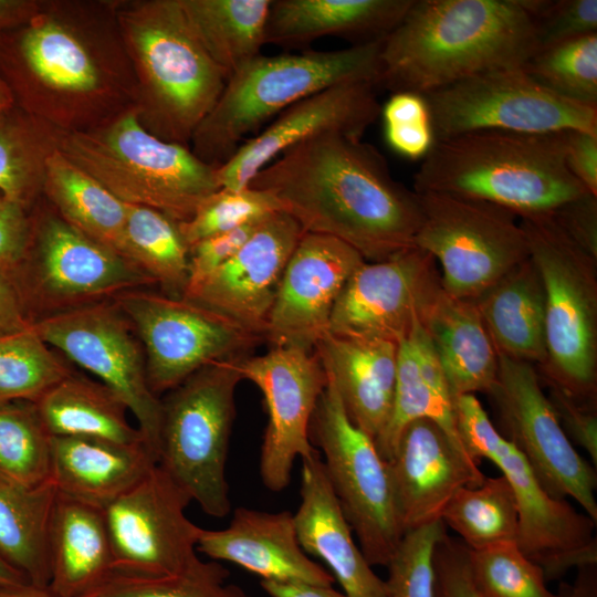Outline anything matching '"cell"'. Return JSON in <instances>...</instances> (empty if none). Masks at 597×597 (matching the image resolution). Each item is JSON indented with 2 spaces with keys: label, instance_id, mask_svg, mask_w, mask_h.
<instances>
[{
  "label": "cell",
  "instance_id": "6da1fadb",
  "mask_svg": "<svg viewBox=\"0 0 597 597\" xmlns=\"http://www.w3.org/2000/svg\"><path fill=\"white\" fill-rule=\"evenodd\" d=\"M0 76L17 107L60 130H87L137 107L111 2H42L28 23L0 34Z\"/></svg>",
  "mask_w": 597,
  "mask_h": 597
},
{
  "label": "cell",
  "instance_id": "7a4b0ae2",
  "mask_svg": "<svg viewBox=\"0 0 597 597\" xmlns=\"http://www.w3.org/2000/svg\"><path fill=\"white\" fill-rule=\"evenodd\" d=\"M249 187L274 196L304 232L338 239L367 262L415 247L418 195L392 177L383 154L362 137L312 136L285 149Z\"/></svg>",
  "mask_w": 597,
  "mask_h": 597
},
{
  "label": "cell",
  "instance_id": "3957f363",
  "mask_svg": "<svg viewBox=\"0 0 597 597\" xmlns=\"http://www.w3.org/2000/svg\"><path fill=\"white\" fill-rule=\"evenodd\" d=\"M537 51L523 0H413L383 40L377 86L426 94Z\"/></svg>",
  "mask_w": 597,
  "mask_h": 597
},
{
  "label": "cell",
  "instance_id": "277c9868",
  "mask_svg": "<svg viewBox=\"0 0 597 597\" xmlns=\"http://www.w3.org/2000/svg\"><path fill=\"white\" fill-rule=\"evenodd\" d=\"M567 132L479 130L434 140L413 190L485 201L519 219L552 216L589 193L566 166Z\"/></svg>",
  "mask_w": 597,
  "mask_h": 597
},
{
  "label": "cell",
  "instance_id": "5b68a950",
  "mask_svg": "<svg viewBox=\"0 0 597 597\" xmlns=\"http://www.w3.org/2000/svg\"><path fill=\"white\" fill-rule=\"evenodd\" d=\"M138 85L137 111L147 130L188 146L212 111L228 76L210 57L179 0L115 4Z\"/></svg>",
  "mask_w": 597,
  "mask_h": 597
},
{
  "label": "cell",
  "instance_id": "8992f818",
  "mask_svg": "<svg viewBox=\"0 0 597 597\" xmlns=\"http://www.w3.org/2000/svg\"><path fill=\"white\" fill-rule=\"evenodd\" d=\"M383 40L334 51L256 56L228 78L193 133L191 151L218 168L249 135L301 100L343 82L377 85Z\"/></svg>",
  "mask_w": 597,
  "mask_h": 597
},
{
  "label": "cell",
  "instance_id": "52a82bcc",
  "mask_svg": "<svg viewBox=\"0 0 597 597\" xmlns=\"http://www.w3.org/2000/svg\"><path fill=\"white\" fill-rule=\"evenodd\" d=\"M56 149L126 203L177 222L220 189L214 167L146 129L137 107L87 130H56Z\"/></svg>",
  "mask_w": 597,
  "mask_h": 597
},
{
  "label": "cell",
  "instance_id": "ba28073f",
  "mask_svg": "<svg viewBox=\"0 0 597 597\" xmlns=\"http://www.w3.org/2000/svg\"><path fill=\"white\" fill-rule=\"evenodd\" d=\"M545 292L547 357L540 379L597 406V258L551 216L520 219Z\"/></svg>",
  "mask_w": 597,
  "mask_h": 597
},
{
  "label": "cell",
  "instance_id": "9c48e42d",
  "mask_svg": "<svg viewBox=\"0 0 597 597\" xmlns=\"http://www.w3.org/2000/svg\"><path fill=\"white\" fill-rule=\"evenodd\" d=\"M237 358L202 367L160 398L157 464L213 517L231 511L226 464L242 380Z\"/></svg>",
  "mask_w": 597,
  "mask_h": 597
},
{
  "label": "cell",
  "instance_id": "30bf717a",
  "mask_svg": "<svg viewBox=\"0 0 597 597\" xmlns=\"http://www.w3.org/2000/svg\"><path fill=\"white\" fill-rule=\"evenodd\" d=\"M457 428L469 455L486 458L502 471L519 511L516 543L544 572L557 579L572 569L597 565L596 522L566 499L549 495L517 449L493 426L472 394L453 397Z\"/></svg>",
  "mask_w": 597,
  "mask_h": 597
},
{
  "label": "cell",
  "instance_id": "8fae6325",
  "mask_svg": "<svg viewBox=\"0 0 597 597\" xmlns=\"http://www.w3.org/2000/svg\"><path fill=\"white\" fill-rule=\"evenodd\" d=\"M30 216L27 251L10 274L31 323L155 285L128 260L71 227L54 208L36 200Z\"/></svg>",
  "mask_w": 597,
  "mask_h": 597
},
{
  "label": "cell",
  "instance_id": "7c38bea8",
  "mask_svg": "<svg viewBox=\"0 0 597 597\" xmlns=\"http://www.w3.org/2000/svg\"><path fill=\"white\" fill-rule=\"evenodd\" d=\"M310 440L323 453L328 481L362 553L370 566L386 567L404 536L387 462L374 439L350 420L328 376L311 419Z\"/></svg>",
  "mask_w": 597,
  "mask_h": 597
},
{
  "label": "cell",
  "instance_id": "4fadbf2b",
  "mask_svg": "<svg viewBox=\"0 0 597 597\" xmlns=\"http://www.w3.org/2000/svg\"><path fill=\"white\" fill-rule=\"evenodd\" d=\"M415 247L441 265L442 289L475 301L530 256L520 219L495 205L443 192H417Z\"/></svg>",
  "mask_w": 597,
  "mask_h": 597
},
{
  "label": "cell",
  "instance_id": "5bb4252c",
  "mask_svg": "<svg viewBox=\"0 0 597 597\" xmlns=\"http://www.w3.org/2000/svg\"><path fill=\"white\" fill-rule=\"evenodd\" d=\"M422 96L436 140L479 130L597 133V107L552 92L522 67L484 72Z\"/></svg>",
  "mask_w": 597,
  "mask_h": 597
},
{
  "label": "cell",
  "instance_id": "9a60e30c",
  "mask_svg": "<svg viewBox=\"0 0 597 597\" xmlns=\"http://www.w3.org/2000/svg\"><path fill=\"white\" fill-rule=\"evenodd\" d=\"M113 301L142 343L148 384L158 397L202 367L245 356L264 341L232 320L184 297L135 289Z\"/></svg>",
  "mask_w": 597,
  "mask_h": 597
},
{
  "label": "cell",
  "instance_id": "2e32d148",
  "mask_svg": "<svg viewBox=\"0 0 597 597\" xmlns=\"http://www.w3.org/2000/svg\"><path fill=\"white\" fill-rule=\"evenodd\" d=\"M53 349L94 375L126 405L157 460L160 397L149 387L142 343L113 300L32 323Z\"/></svg>",
  "mask_w": 597,
  "mask_h": 597
},
{
  "label": "cell",
  "instance_id": "e0dca14e",
  "mask_svg": "<svg viewBox=\"0 0 597 597\" xmlns=\"http://www.w3.org/2000/svg\"><path fill=\"white\" fill-rule=\"evenodd\" d=\"M490 391L503 432L524 457L545 491L574 499L597 522L596 468L574 448L544 392L536 367L502 354Z\"/></svg>",
  "mask_w": 597,
  "mask_h": 597
},
{
  "label": "cell",
  "instance_id": "ac0fdd59",
  "mask_svg": "<svg viewBox=\"0 0 597 597\" xmlns=\"http://www.w3.org/2000/svg\"><path fill=\"white\" fill-rule=\"evenodd\" d=\"M190 498L158 464L103 509L113 572L159 577L197 567L201 527L186 515Z\"/></svg>",
  "mask_w": 597,
  "mask_h": 597
},
{
  "label": "cell",
  "instance_id": "d6986e66",
  "mask_svg": "<svg viewBox=\"0 0 597 597\" xmlns=\"http://www.w3.org/2000/svg\"><path fill=\"white\" fill-rule=\"evenodd\" d=\"M242 379L262 392L268 413L260 453V476L265 488L280 492L291 479L297 458L317 451L310 440V423L327 376L315 352L271 347L256 356L235 359Z\"/></svg>",
  "mask_w": 597,
  "mask_h": 597
},
{
  "label": "cell",
  "instance_id": "ffe728a7",
  "mask_svg": "<svg viewBox=\"0 0 597 597\" xmlns=\"http://www.w3.org/2000/svg\"><path fill=\"white\" fill-rule=\"evenodd\" d=\"M441 287L437 262L412 247L349 276L333 307L328 332L398 344L407 337Z\"/></svg>",
  "mask_w": 597,
  "mask_h": 597
},
{
  "label": "cell",
  "instance_id": "44dd1931",
  "mask_svg": "<svg viewBox=\"0 0 597 597\" xmlns=\"http://www.w3.org/2000/svg\"><path fill=\"white\" fill-rule=\"evenodd\" d=\"M364 262L345 242L304 232L284 269L264 341L271 347L314 352L317 342L328 332L338 295Z\"/></svg>",
  "mask_w": 597,
  "mask_h": 597
},
{
  "label": "cell",
  "instance_id": "7402d4cb",
  "mask_svg": "<svg viewBox=\"0 0 597 597\" xmlns=\"http://www.w3.org/2000/svg\"><path fill=\"white\" fill-rule=\"evenodd\" d=\"M303 234L298 222L289 213L276 211L265 216L232 258L182 297L264 339L284 269Z\"/></svg>",
  "mask_w": 597,
  "mask_h": 597
},
{
  "label": "cell",
  "instance_id": "603a6c76",
  "mask_svg": "<svg viewBox=\"0 0 597 597\" xmlns=\"http://www.w3.org/2000/svg\"><path fill=\"white\" fill-rule=\"evenodd\" d=\"M377 85L367 81L343 82L293 104L264 129L247 138L216 169L220 188L249 187L253 177L285 149L325 132L363 137L380 116Z\"/></svg>",
  "mask_w": 597,
  "mask_h": 597
},
{
  "label": "cell",
  "instance_id": "cb8c5ba5",
  "mask_svg": "<svg viewBox=\"0 0 597 597\" xmlns=\"http://www.w3.org/2000/svg\"><path fill=\"white\" fill-rule=\"evenodd\" d=\"M386 462L404 534L441 520L460 489L478 486L486 478L479 462L425 418L401 430Z\"/></svg>",
  "mask_w": 597,
  "mask_h": 597
},
{
  "label": "cell",
  "instance_id": "d4e9b609",
  "mask_svg": "<svg viewBox=\"0 0 597 597\" xmlns=\"http://www.w3.org/2000/svg\"><path fill=\"white\" fill-rule=\"evenodd\" d=\"M196 549L213 561L235 564L262 580L324 586L335 582L301 547L290 511L238 507L227 527L200 528Z\"/></svg>",
  "mask_w": 597,
  "mask_h": 597
},
{
  "label": "cell",
  "instance_id": "484cf974",
  "mask_svg": "<svg viewBox=\"0 0 597 597\" xmlns=\"http://www.w3.org/2000/svg\"><path fill=\"white\" fill-rule=\"evenodd\" d=\"M300 494L293 515L303 551L325 564L347 597H385L384 579L356 544L318 450L302 459Z\"/></svg>",
  "mask_w": 597,
  "mask_h": 597
},
{
  "label": "cell",
  "instance_id": "4316f807",
  "mask_svg": "<svg viewBox=\"0 0 597 597\" xmlns=\"http://www.w3.org/2000/svg\"><path fill=\"white\" fill-rule=\"evenodd\" d=\"M314 352L334 383L350 420L375 441L391 415L397 344L327 332Z\"/></svg>",
  "mask_w": 597,
  "mask_h": 597
},
{
  "label": "cell",
  "instance_id": "83f0119b",
  "mask_svg": "<svg viewBox=\"0 0 597 597\" xmlns=\"http://www.w3.org/2000/svg\"><path fill=\"white\" fill-rule=\"evenodd\" d=\"M413 0H272L265 44L305 48L335 35L364 44L384 39Z\"/></svg>",
  "mask_w": 597,
  "mask_h": 597
},
{
  "label": "cell",
  "instance_id": "f1b7e54d",
  "mask_svg": "<svg viewBox=\"0 0 597 597\" xmlns=\"http://www.w3.org/2000/svg\"><path fill=\"white\" fill-rule=\"evenodd\" d=\"M157 464L146 443L51 437L50 480L59 493L104 509Z\"/></svg>",
  "mask_w": 597,
  "mask_h": 597
},
{
  "label": "cell",
  "instance_id": "f546056e",
  "mask_svg": "<svg viewBox=\"0 0 597 597\" xmlns=\"http://www.w3.org/2000/svg\"><path fill=\"white\" fill-rule=\"evenodd\" d=\"M452 396L490 394L499 356L473 301L450 295L442 286L421 314Z\"/></svg>",
  "mask_w": 597,
  "mask_h": 597
},
{
  "label": "cell",
  "instance_id": "4dcf8cb0",
  "mask_svg": "<svg viewBox=\"0 0 597 597\" xmlns=\"http://www.w3.org/2000/svg\"><path fill=\"white\" fill-rule=\"evenodd\" d=\"M397 346L391 415L375 440L379 454L387 461L401 430L409 422L422 418L436 422L458 447L467 451L457 428L453 396L420 322Z\"/></svg>",
  "mask_w": 597,
  "mask_h": 597
},
{
  "label": "cell",
  "instance_id": "1f68e13d",
  "mask_svg": "<svg viewBox=\"0 0 597 597\" xmlns=\"http://www.w3.org/2000/svg\"><path fill=\"white\" fill-rule=\"evenodd\" d=\"M49 588L81 597L113 572L103 510L57 492L49 528Z\"/></svg>",
  "mask_w": 597,
  "mask_h": 597
},
{
  "label": "cell",
  "instance_id": "d6a6232c",
  "mask_svg": "<svg viewBox=\"0 0 597 597\" xmlns=\"http://www.w3.org/2000/svg\"><path fill=\"white\" fill-rule=\"evenodd\" d=\"M473 302L498 354L536 368L545 364V292L530 256Z\"/></svg>",
  "mask_w": 597,
  "mask_h": 597
},
{
  "label": "cell",
  "instance_id": "836d02e7",
  "mask_svg": "<svg viewBox=\"0 0 597 597\" xmlns=\"http://www.w3.org/2000/svg\"><path fill=\"white\" fill-rule=\"evenodd\" d=\"M34 405L51 437L146 443L140 430L128 421L124 401L101 381L76 370L48 389Z\"/></svg>",
  "mask_w": 597,
  "mask_h": 597
},
{
  "label": "cell",
  "instance_id": "e575fe53",
  "mask_svg": "<svg viewBox=\"0 0 597 597\" xmlns=\"http://www.w3.org/2000/svg\"><path fill=\"white\" fill-rule=\"evenodd\" d=\"M42 193L71 227L125 258L127 203L56 148L45 160Z\"/></svg>",
  "mask_w": 597,
  "mask_h": 597
},
{
  "label": "cell",
  "instance_id": "d590c367",
  "mask_svg": "<svg viewBox=\"0 0 597 597\" xmlns=\"http://www.w3.org/2000/svg\"><path fill=\"white\" fill-rule=\"evenodd\" d=\"M57 490L50 480L25 488L0 480V557L30 583L49 586V528Z\"/></svg>",
  "mask_w": 597,
  "mask_h": 597
},
{
  "label": "cell",
  "instance_id": "8d00e7d4",
  "mask_svg": "<svg viewBox=\"0 0 597 597\" xmlns=\"http://www.w3.org/2000/svg\"><path fill=\"white\" fill-rule=\"evenodd\" d=\"M272 0H179L199 41L228 78L261 55Z\"/></svg>",
  "mask_w": 597,
  "mask_h": 597
},
{
  "label": "cell",
  "instance_id": "74e56055",
  "mask_svg": "<svg viewBox=\"0 0 597 597\" xmlns=\"http://www.w3.org/2000/svg\"><path fill=\"white\" fill-rule=\"evenodd\" d=\"M124 256L159 285L163 294L184 296L189 248L177 221L155 209L127 203Z\"/></svg>",
  "mask_w": 597,
  "mask_h": 597
},
{
  "label": "cell",
  "instance_id": "f35d334b",
  "mask_svg": "<svg viewBox=\"0 0 597 597\" xmlns=\"http://www.w3.org/2000/svg\"><path fill=\"white\" fill-rule=\"evenodd\" d=\"M56 128L19 107L0 121V193L31 208L42 192Z\"/></svg>",
  "mask_w": 597,
  "mask_h": 597
},
{
  "label": "cell",
  "instance_id": "ab89813d",
  "mask_svg": "<svg viewBox=\"0 0 597 597\" xmlns=\"http://www.w3.org/2000/svg\"><path fill=\"white\" fill-rule=\"evenodd\" d=\"M441 521L472 551L516 541L519 511L512 486L500 475L462 488L444 507Z\"/></svg>",
  "mask_w": 597,
  "mask_h": 597
},
{
  "label": "cell",
  "instance_id": "60d3db41",
  "mask_svg": "<svg viewBox=\"0 0 597 597\" xmlns=\"http://www.w3.org/2000/svg\"><path fill=\"white\" fill-rule=\"evenodd\" d=\"M51 436L34 402H0V480L25 488L50 481Z\"/></svg>",
  "mask_w": 597,
  "mask_h": 597
},
{
  "label": "cell",
  "instance_id": "b9f144b4",
  "mask_svg": "<svg viewBox=\"0 0 597 597\" xmlns=\"http://www.w3.org/2000/svg\"><path fill=\"white\" fill-rule=\"evenodd\" d=\"M74 369L32 325L0 335V402L36 401Z\"/></svg>",
  "mask_w": 597,
  "mask_h": 597
},
{
  "label": "cell",
  "instance_id": "7bdbcfd3",
  "mask_svg": "<svg viewBox=\"0 0 597 597\" xmlns=\"http://www.w3.org/2000/svg\"><path fill=\"white\" fill-rule=\"evenodd\" d=\"M522 69L552 92L597 107V32L538 49Z\"/></svg>",
  "mask_w": 597,
  "mask_h": 597
},
{
  "label": "cell",
  "instance_id": "ee69618b",
  "mask_svg": "<svg viewBox=\"0 0 597 597\" xmlns=\"http://www.w3.org/2000/svg\"><path fill=\"white\" fill-rule=\"evenodd\" d=\"M228 569L202 561L197 567L172 576H137L112 572L81 597H250L239 586L227 584Z\"/></svg>",
  "mask_w": 597,
  "mask_h": 597
},
{
  "label": "cell",
  "instance_id": "f6af8a7d",
  "mask_svg": "<svg viewBox=\"0 0 597 597\" xmlns=\"http://www.w3.org/2000/svg\"><path fill=\"white\" fill-rule=\"evenodd\" d=\"M469 566L483 597H559L547 588L543 569L520 549L516 541L478 551L469 548Z\"/></svg>",
  "mask_w": 597,
  "mask_h": 597
},
{
  "label": "cell",
  "instance_id": "bcb514c9",
  "mask_svg": "<svg viewBox=\"0 0 597 597\" xmlns=\"http://www.w3.org/2000/svg\"><path fill=\"white\" fill-rule=\"evenodd\" d=\"M282 211L271 193L252 187L239 190L220 188L207 197L191 218L178 222L188 248L208 237L237 229Z\"/></svg>",
  "mask_w": 597,
  "mask_h": 597
},
{
  "label": "cell",
  "instance_id": "7dc6e473",
  "mask_svg": "<svg viewBox=\"0 0 597 597\" xmlns=\"http://www.w3.org/2000/svg\"><path fill=\"white\" fill-rule=\"evenodd\" d=\"M446 534L441 520L404 534L386 565L385 597H436L433 556Z\"/></svg>",
  "mask_w": 597,
  "mask_h": 597
},
{
  "label": "cell",
  "instance_id": "c3c4849f",
  "mask_svg": "<svg viewBox=\"0 0 597 597\" xmlns=\"http://www.w3.org/2000/svg\"><path fill=\"white\" fill-rule=\"evenodd\" d=\"M385 138L398 155L422 159L436 138L428 105L421 94L392 93L381 106Z\"/></svg>",
  "mask_w": 597,
  "mask_h": 597
},
{
  "label": "cell",
  "instance_id": "681fc988",
  "mask_svg": "<svg viewBox=\"0 0 597 597\" xmlns=\"http://www.w3.org/2000/svg\"><path fill=\"white\" fill-rule=\"evenodd\" d=\"M537 50L597 32V0H523Z\"/></svg>",
  "mask_w": 597,
  "mask_h": 597
},
{
  "label": "cell",
  "instance_id": "f907efd6",
  "mask_svg": "<svg viewBox=\"0 0 597 597\" xmlns=\"http://www.w3.org/2000/svg\"><path fill=\"white\" fill-rule=\"evenodd\" d=\"M262 219L208 237L191 245L188 258V283L185 293L197 286L232 258L251 237Z\"/></svg>",
  "mask_w": 597,
  "mask_h": 597
},
{
  "label": "cell",
  "instance_id": "816d5d0a",
  "mask_svg": "<svg viewBox=\"0 0 597 597\" xmlns=\"http://www.w3.org/2000/svg\"><path fill=\"white\" fill-rule=\"evenodd\" d=\"M436 597H483L473 584L469 547L446 534L433 556Z\"/></svg>",
  "mask_w": 597,
  "mask_h": 597
},
{
  "label": "cell",
  "instance_id": "f5cc1de1",
  "mask_svg": "<svg viewBox=\"0 0 597 597\" xmlns=\"http://www.w3.org/2000/svg\"><path fill=\"white\" fill-rule=\"evenodd\" d=\"M572 444L584 449L597 467V411L595 405L577 401L565 391L549 387L547 396Z\"/></svg>",
  "mask_w": 597,
  "mask_h": 597
},
{
  "label": "cell",
  "instance_id": "db71d44e",
  "mask_svg": "<svg viewBox=\"0 0 597 597\" xmlns=\"http://www.w3.org/2000/svg\"><path fill=\"white\" fill-rule=\"evenodd\" d=\"M30 209L0 195V268L9 272L27 251L31 233Z\"/></svg>",
  "mask_w": 597,
  "mask_h": 597
},
{
  "label": "cell",
  "instance_id": "11a10c76",
  "mask_svg": "<svg viewBox=\"0 0 597 597\" xmlns=\"http://www.w3.org/2000/svg\"><path fill=\"white\" fill-rule=\"evenodd\" d=\"M551 217L572 240L597 258V196L586 193Z\"/></svg>",
  "mask_w": 597,
  "mask_h": 597
},
{
  "label": "cell",
  "instance_id": "9f6ffc18",
  "mask_svg": "<svg viewBox=\"0 0 597 597\" xmlns=\"http://www.w3.org/2000/svg\"><path fill=\"white\" fill-rule=\"evenodd\" d=\"M565 161L579 184L597 196V133L568 130Z\"/></svg>",
  "mask_w": 597,
  "mask_h": 597
},
{
  "label": "cell",
  "instance_id": "6f0895ef",
  "mask_svg": "<svg viewBox=\"0 0 597 597\" xmlns=\"http://www.w3.org/2000/svg\"><path fill=\"white\" fill-rule=\"evenodd\" d=\"M31 325L12 275L0 268V335L23 331Z\"/></svg>",
  "mask_w": 597,
  "mask_h": 597
},
{
  "label": "cell",
  "instance_id": "680465c9",
  "mask_svg": "<svg viewBox=\"0 0 597 597\" xmlns=\"http://www.w3.org/2000/svg\"><path fill=\"white\" fill-rule=\"evenodd\" d=\"M261 587L271 597H347L324 585L261 580Z\"/></svg>",
  "mask_w": 597,
  "mask_h": 597
},
{
  "label": "cell",
  "instance_id": "91938a15",
  "mask_svg": "<svg viewBox=\"0 0 597 597\" xmlns=\"http://www.w3.org/2000/svg\"><path fill=\"white\" fill-rule=\"evenodd\" d=\"M33 0H0V34L28 23L41 9Z\"/></svg>",
  "mask_w": 597,
  "mask_h": 597
},
{
  "label": "cell",
  "instance_id": "94428289",
  "mask_svg": "<svg viewBox=\"0 0 597 597\" xmlns=\"http://www.w3.org/2000/svg\"><path fill=\"white\" fill-rule=\"evenodd\" d=\"M559 597H597V565L577 569L572 584H563L557 593Z\"/></svg>",
  "mask_w": 597,
  "mask_h": 597
},
{
  "label": "cell",
  "instance_id": "6125c7cd",
  "mask_svg": "<svg viewBox=\"0 0 597 597\" xmlns=\"http://www.w3.org/2000/svg\"><path fill=\"white\" fill-rule=\"evenodd\" d=\"M0 597H57L49 588L30 582L0 585Z\"/></svg>",
  "mask_w": 597,
  "mask_h": 597
},
{
  "label": "cell",
  "instance_id": "be15d7a7",
  "mask_svg": "<svg viewBox=\"0 0 597 597\" xmlns=\"http://www.w3.org/2000/svg\"><path fill=\"white\" fill-rule=\"evenodd\" d=\"M29 579L0 557V585L25 583Z\"/></svg>",
  "mask_w": 597,
  "mask_h": 597
},
{
  "label": "cell",
  "instance_id": "e7e4bbea",
  "mask_svg": "<svg viewBox=\"0 0 597 597\" xmlns=\"http://www.w3.org/2000/svg\"><path fill=\"white\" fill-rule=\"evenodd\" d=\"M15 107L14 98L6 82L0 76V121Z\"/></svg>",
  "mask_w": 597,
  "mask_h": 597
},
{
  "label": "cell",
  "instance_id": "03108f58",
  "mask_svg": "<svg viewBox=\"0 0 597 597\" xmlns=\"http://www.w3.org/2000/svg\"><path fill=\"white\" fill-rule=\"evenodd\" d=\"M1 195V193H0Z\"/></svg>",
  "mask_w": 597,
  "mask_h": 597
}]
</instances>
